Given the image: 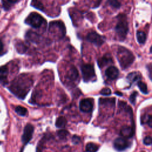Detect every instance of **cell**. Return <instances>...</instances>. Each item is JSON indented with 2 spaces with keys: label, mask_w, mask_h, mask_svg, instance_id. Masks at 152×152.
<instances>
[{
  "label": "cell",
  "mask_w": 152,
  "mask_h": 152,
  "mask_svg": "<svg viewBox=\"0 0 152 152\" xmlns=\"http://www.w3.org/2000/svg\"><path fill=\"white\" fill-rule=\"evenodd\" d=\"M100 93L102 94V95H104V96H109V95H110L112 92H111V90L109 88H107V87H106V88H103Z\"/></svg>",
  "instance_id": "4dcf8cb0"
},
{
  "label": "cell",
  "mask_w": 152,
  "mask_h": 152,
  "mask_svg": "<svg viewBox=\"0 0 152 152\" xmlns=\"http://www.w3.org/2000/svg\"><path fill=\"white\" fill-rule=\"evenodd\" d=\"M72 142L74 144H78L80 141V138L77 135H74L72 137Z\"/></svg>",
  "instance_id": "d6a6232c"
},
{
  "label": "cell",
  "mask_w": 152,
  "mask_h": 152,
  "mask_svg": "<svg viewBox=\"0 0 152 152\" xmlns=\"http://www.w3.org/2000/svg\"><path fill=\"white\" fill-rule=\"evenodd\" d=\"M141 122L142 124H147L150 127H151L152 119L151 115H145L141 118Z\"/></svg>",
  "instance_id": "7402d4cb"
},
{
  "label": "cell",
  "mask_w": 152,
  "mask_h": 152,
  "mask_svg": "<svg viewBox=\"0 0 152 152\" xmlns=\"http://www.w3.org/2000/svg\"><path fill=\"white\" fill-rule=\"evenodd\" d=\"M118 23L115 27V31L119 39L123 40L126 37L128 31V23L125 15L121 14L118 15Z\"/></svg>",
  "instance_id": "3957f363"
},
{
  "label": "cell",
  "mask_w": 152,
  "mask_h": 152,
  "mask_svg": "<svg viewBox=\"0 0 152 152\" xmlns=\"http://www.w3.org/2000/svg\"><path fill=\"white\" fill-rule=\"evenodd\" d=\"M15 47H16L17 50L18 52V53H24L27 49L26 46L22 42H17L15 44Z\"/></svg>",
  "instance_id": "cb8c5ba5"
},
{
  "label": "cell",
  "mask_w": 152,
  "mask_h": 152,
  "mask_svg": "<svg viewBox=\"0 0 152 152\" xmlns=\"http://www.w3.org/2000/svg\"><path fill=\"white\" fill-rule=\"evenodd\" d=\"M129 142L126 138L124 137H119L114 141V148L118 151H123L129 146Z\"/></svg>",
  "instance_id": "9c48e42d"
},
{
  "label": "cell",
  "mask_w": 152,
  "mask_h": 152,
  "mask_svg": "<svg viewBox=\"0 0 152 152\" xmlns=\"http://www.w3.org/2000/svg\"><path fill=\"white\" fill-rule=\"evenodd\" d=\"M137 85L138 88H140V90H141V91L145 94H147L148 93V88L147 87V85L145 83H144V82H142L141 81H139L137 83Z\"/></svg>",
  "instance_id": "d4e9b609"
},
{
  "label": "cell",
  "mask_w": 152,
  "mask_h": 152,
  "mask_svg": "<svg viewBox=\"0 0 152 152\" xmlns=\"http://www.w3.org/2000/svg\"><path fill=\"white\" fill-rule=\"evenodd\" d=\"M110 6L115 8H119L121 7V3L116 0H110L107 1Z\"/></svg>",
  "instance_id": "f1b7e54d"
},
{
  "label": "cell",
  "mask_w": 152,
  "mask_h": 152,
  "mask_svg": "<svg viewBox=\"0 0 152 152\" xmlns=\"http://www.w3.org/2000/svg\"><path fill=\"white\" fill-rule=\"evenodd\" d=\"M4 46L2 42L0 40V56L2 55L3 52H4Z\"/></svg>",
  "instance_id": "836d02e7"
},
{
  "label": "cell",
  "mask_w": 152,
  "mask_h": 152,
  "mask_svg": "<svg viewBox=\"0 0 152 152\" xmlns=\"http://www.w3.org/2000/svg\"><path fill=\"white\" fill-rule=\"evenodd\" d=\"M115 93L117 94H118V96H119H119H122V94L121 93H120V92H116Z\"/></svg>",
  "instance_id": "e575fe53"
},
{
  "label": "cell",
  "mask_w": 152,
  "mask_h": 152,
  "mask_svg": "<svg viewBox=\"0 0 152 152\" xmlns=\"http://www.w3.org/2000/svg\"><path fill=\"white\" fill-rule=\"evenodd\" d=\"M126 78L131 84H134L135 82L138 83L141 80V74L138 72L135 71V72H132L129 73L127 75Z\"/></svg>",
  "instance_id": "9a60e30c"
},
{
  "label": "cell",
  "mask_w": 152,
  "mask_h": 152,
  "mask_svg": "<svg viewBox=\"0 0 152 152\" xmlns=\"http://www.w3.org/2000/svg\"><path fill=\"white\" fill-rule=\"evenodd\" d=\"M138 93L137 91H134L130 96L129 97V101L132 104H135V101H136V97L137 96Z\"/></svg>",
  "instance_id": "f546056e"
},
{
  "label": "cell",
  "mask_w": 152,
  "mask_h": 152,
  "mask_svg": "<svg viewBox=\"0 0 152 152\" xmlns=\"http://www.w3.org/2000/svg\"><path fill=\"white\" fill-rule=\"evenodd\" d=\"M68 134H69L68 131H67L66 130H65V129H61L57 132V135L61 140L65 139L67 137V136L68 135Z\"/></svg>",
  "instance_id": "83f0119b"
},
{
  "label": "cell",
  "mask_w": 152,
  "mask_h": 152,
  "mask_svg": "<svg viewBox=\"0 0 152 152\" xmlns=\"http://www.w3.org/2000/svg\"><path fill=\"white\" fill-rule=\"evenodd\" d=\"M33 131L34 127L32 125L28 124L26 125L22 135V142L24 145H26L30 141L33 136Z\"/></svg>",
  "instance_id": "ba28073f"
},
{
  "label": "cell",
  "mask_w": 152,
  "mask_h": 152,
  "mask_svg": "<svg viewBox=\"0 0 152 152\" xmlns=\"http://www.w3.org/2000/svg\"><path fill=\"white\" fill-rule=\"evenodd\" d=\"M120 134L124 138H131L134 135V130L132 127L125 125L121 128Z\"/></svg>",
  "instance_id": "7c38bea8"
},
{
  "label": "cell",
  "mask_w": 152,
  "mask_h": 152,
  "mask_svg": "<svg viewBox=\"0 0 152 152\" xmlns=\"http://www.w3.org/2000/svg\"><path fill=\"white\" fill-rule=\"evenodd\" d=\"M18 1H11V0H7V1H2V6L5 10H8L12 5H13L14 4L18 2Z\"/></svg>",
  "instance_id": "603a6c76"
},
{
  "label": "cell",
  "mask_w": 152,
  "mask_h": 152,
  "mask_svg": "<svg viewBox=\"0 0 152 152\" xmlns=\"http://www.w3.org/2000/svg\"><path fill=\"white\" fill-rule=\"evenodd\" d=\"M49 31L55 36L59 38L63 37L65 34V27L64 24L59 21L50 22L49 24Z\"/></svg>",
  "instance_id": "5b68a950"
},
{
  "label": "cell",
  "mask_w": 152,
  "mask_h": 152,
  "mask_svg": "<svg viewBox=\"0 0 152 152\" xmlns=\"http://www.w3.org/2000/svg\"><path fill=\"white\" fill-rule=\"evenodd\" d=\"M115 102V98H110V99H99V104H103L105 106H114Z\"/></svg>",
  "instance_id": "ac0fdd59"
},
{
  "label": "cell",
  "mask_w": 152,
  "mask_h": 152,
  "mask_svg": "<svg viewBox=\"0 0 152 152\" xmlns=\"http://www.w3.org/2000/svg\"><path fill=\"white\" fill-rule=\"evenodd\" d=\"M144 144L147 145H150L151 144V138L150 136L145 137L144 139Z\"/></svg>",
  "instance_id": "1f68e13d"
},
{
  "label": "cell",
  "mask_w": 152,
  "mask_h": 152,
  "mask_svg": "<svg viewBox=\"0 0 152 152\" xmlns=\"http://www.w3.org/2000/svg\"><path fill=\"white\" fill-rule=\"evenodd\" d=\"M15 110L16 112V113H17L19 115L24 116H26V114L27 113V110L26 108L21 106H18L15 107Z\"/></svg>",
  "instance_id": "484cf974"
},
{
  "label": "cell",
  "mask_w": 152,
  "mask_h": 152,
  "mask_svg": "<svg viewBox=\"0 0 152 152\" xmlns=\"http://www.w3.org/2000/svg\"><path fill=\"white\" fill-rule=\"evenodd\" d=\"M99 146L93 142H89L86 145V150L87 152H96L98 150Z\"/></svg>",
  "instance_id": "44dd1931"
},
{
  "label": "cell",
  "mask_w": 152,
  "mask_h": 152,
  "mask_svg": "<svg viewBox=\"0 0 152 152\" xmlns=\"http://www.w3.org/2000/svg\"><path fill=\"white\" fill-rule=\"evenodd\" d=\"M116 56L122 69H126L129 67L135 60V57L132 53L122 46L118 48Z\"/></svg>",
  "instance_id": "7a4b0ae2"
},
{
  "label": "cell",
  "mask_w": 152,
  "mask_h": 152,
  "mask_svg": "<svg viewBox=\"0 0 152 152\" xmlns=\"http://www.w3.org/2000/svg\"><path fill=\"white\" fill-rule=\"evenodd\" d=\"M66 124V119L64 116L58 117L55 122L56 126L59 128L65 127Z\"/></svg>",
  "instance_id": "d6986e66"
},
{
  "label": "cell",
  "mask_w": 152,
  "mask_h": 152,
  "mask_svg": "<svg viewBox=\"0 0 152 152\" xmlns=\"http://www.w3.org/2000/svg\"><path fill=\"white\" fill-rule=\"evenodd\" d=\"M87 40L97 46H100L104 42V38L96 31H91L87 36Z\"/></svg>",
  "instance_id": "52a82bcc"
},
{
  "label": "cell",
  "mask_w": 152,
  "mask_h": 152,
  "mask_svg": "<svg viewBox=\"0 0 152 152\" xmlns=\"http://www.w3.org/2000/svg\"><path fill=\"white\" fill-rule=\"evenodd\" d=\"M83 78L85 82H88L94 80L96 77L95 71L93 65L90 64H83L81 67Z\"/></svg>",
  "instance_id": "8992f818"
},
{
  "label": "cell",
  "mask_w": 152,
  "mask_h": 152,
  "mask_svg": "<svg viewBox=\"0 0 152 152\" xmlns=\"http://www.w3.org/2000/svg\"><path fill=\"white\" fill-rule=\"evenodd\" d=\"M80 109L83 112H90L93 108V101L91 99H84L80 102Z\"/></svg>",
  "instance_id": "30bf717a"
},
{
  "label": "cell",
  "mask_w": 152,
  "mask_h": 152,
  "mask_svg": "<svg viewBox=\"0 0 152 152\" xmlns=\"http://www.w3.org/2000/svg\"><path fill=\"white\" fill-rule=\"evenodd\" d=\"M119 72L118 69L114 66H109L105 71L106 77L110 80H115L119 76Z\"/></svg>",
  "instance_id": "8fae6325"
},
{
  "label": "cell",
  "mask_w": 152,
  "mask_h": 152,
  "mask_svg": "<svg viewBox=\"0 0 152 152\" xmlns=\"http://www.w3.org/2000/svg\"><path fill=\"white\" fill-rule=\"evenodd\" d=\"M8 70L6 66H0V83L2 85H5L7 83Z\"/></svg>",
  "instance_id": "4fadbf2b"
},
{
  "label": "cell",
  "mask_w": 152,
  "mask_h": 152,
  "mask_svg": "<svg viewBox=\"0 0 152 152\" xmlns=\"http://www.w3.org/2000/svg\"><path fill=\"white\" fill-rule=\"evenodd\" d=\"M31 5L34 7V8L40 10V11H44V7L43 5V4L40 1H33L31 2Z\"/></svg>",
  "instance_id": "4316f807"
},
{
  "label": "cell",
  "mask_w": 152,
  "mask_h": 152,
  "mask_svg": "<svg viewBox=\"0 0 152 152\" xmlns=\"http://www.w3.org/2000/svg\"><path fill=\"white\" fill-rule=\"evenodd\" d=\"M111 62H112V57L110 56L107 55L103 56L102 58L99 59L97 61L99 67H101V68L105 66L107 64L111 63Z\"/></svg>",
  "instance_id": "e0dca14e"
},
{
  "label": "cell",
  "mask_w": 152,
  "mask_h": 152,
  "mask_svg": "<svg viewBox=\"0 0 152 152\" xmlns=\"http://www.w3.org/2000/svg\"><path fill=\"white\" fill-rule=\"evenodd\" d=\"M26 37L28 41L31 42H35V43H37L39 41L40 38V36L38 34L31 30L27 32L26 34Z\"/></svg>",
  "instance_id": "2e32d148"
},
{
  "label": "cell",
  "mask_w": 152,
  "mask_h": 152,
  "mask_svg": "<svg viewBox=\"0 0 152 152\" xmlns=\"http://www.w3.org/2000/svg\"><path fill=\"white\" fill-rule=\"evenodd\" d=\"M45 20L41 15L37 12H31L25 20V23L33 28H38L42 26Z\"/></svg>",
  "instance_id": "277c9868"
},
{
  "label": "cell",
  "mask_w": 152,
  "mask_h": 152,
  "mask_svg": "<svg viewBox=\"0 0 152 152\" xmlns=\"http://www.w3.org/2000/svg\"><path fill=\"white\" fill-rule=\"evenodd\" d=\"M137 41L140 44H144L146 40V34L141 31H138L137 33Z\"/></svg>",
  "instance_id": "ffe728a7"
},
{
  "label": "cell",
  "mask_w": 152,
  "mask_h": 152,
  "mask_svg": "<svg viewBox=\"0 0 152 152\" xmlns=\"http://www.w3.org/2000/svg\"><path fill=\"white\" fill-rule=\"evenodd\" d=\"M66 77H67V78L71 81H75L78 78V72L77 69L75 68V67H74V66H72L69 68V71L67 72Z\"/></svg>",
  "instance_id": "5bb4252c"
},
{
  "label": "cell",
  "mask_w": 152,
  "mask_h": 152,
  "mask_svg": "<svg viewBox=\"0 0 152 152\" xmlns=\"http://www.w3.org/2000/svg\"><path fill=\"white\" fill-rule=\"evenodd\" d=\"M33 81L28 76L21 75L13 80L9 89L18 98L23 99L29 91Z\"/></svg>",
  "instance_id": "6da1fadb"
}]
</instances>
